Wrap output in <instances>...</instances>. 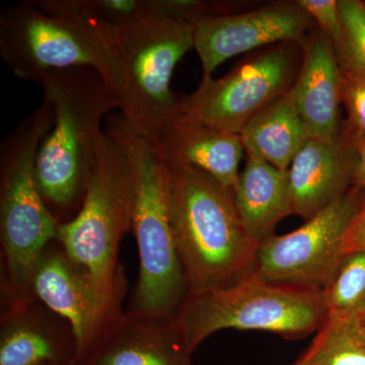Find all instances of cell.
Listing matches in <instances>:
<instances>
[{
    "instance_id": "cell-1",
    "label": "cell",
    "mask_w": 365,
    "mask_h": 365,
    "mask_svg": "<svg viewBox=\"0 0 365 365\" xmlns=\"http://www.w3.org/2000/svg\"><path fill=\"white\" fill-rule=\"evenodd\" d=\"M38 83L54 110V124L38 153V185L61 225L83 205L104 134L103 120L119 106L112 88L90 67L49 72Z\"/></svg>"
},
{
    "instance_id": "cell-2",
    "label": "cell",
    "mask_w": 365,
    "mask_h": 365,
    "mask_svg": "<svg viewBox=\"0 0 365 365\" xmlns=\"http://www.w3.org/2000/svg\"><path fill=\"white\" fill-rule=\"evenodd\" d=\"M170 222L189 294L232 287L253 273L258 242L232 190L203 170L167 163Z\"/></svg>"
},
{
    "instance_id": "cell-3",
    "label": "cell",
    "mask_w": 365,
    "mask_h": 365,
    "mask_svg": "<svg viewBox=\"0 0 365 365\" xmlns=\"http://www.w3.org/2000/svg\"><path fill=\"white\" fill-rule=\"evenodd\" d=\"M104 129L121 146L133 174L131 230L139 275L126 313L173 319L189 290L170 222L167 165L121 113L108 116Z\"/></svg>"
},
{
    "instance_id": "cell-4",
    "label": "cell",
    "mask_w": 365,
    "mask_h": 365,
    "mask_svg": "<svg viewBox=\"0 0 365 365\" xmlns=\"http://www.w3.org/2000/svg\"><path fill=\"white\" fill-rule=\"evenodd\" d=\"M133 205L130 163L104 129L85 200L78 215L59 225L57 242L90 278L111 325L125 314L119 250L132 230Z\"/></svg>"
},
{
    "instance_id": "cell-5",
    "label": "cell",
    "mask_w": 365,
    "mask_h": 365,
    "mask_svg": "<svg viewBox=\"0 0 365 365\" xmlns=\"http://www.w3.org/2000/svg\"><path fill=\"white\" fill-rule=\"evenodd\" d=\"M53 124L54 110L44 97L0 148L1 285L18 294H30L34 265L58 237L60 223L46 205L37 180L38 153Z\"/></svg>"
},
{
    "instance_id": "cell-6",
    "label": "cell",
    "mask_w": 365,
    "mask_h": 365,
    "mask_svg": "<svg viewBox=\"0 0 365 365\" xmlns=\"http://www.w3.org/2000/svg\"><path fill=\"white\" fill-rule=\"evenodd\" d=\"M98 25L119 68L121 114L155 148L180 113V96L170 90V79L180 60L194 48V25L165 16L124 26Z\"/></svg>"
},
{
    "instance_id": "cell-7",
    "label": "cell",
    "mask_w": 365,
    "mask_h": 365,
    "mask_svg": "<svg viewBox=\"0 0 365 365\" xmlns=\"http://www.w3.org/2000/svg\"><path fill=\"white\" fill-rule=\"evenodd\" d=\"M327 318L322 290L274 284L250 274L232 287L188 294L173 319L193 353L218 331H264L302 339L318 332Z\"/></svg>"
},
{
    "instance_id": "cell-8",
    "label": "cell",
    "mask_w": 365,
    "mask_h": 365,
    "mask_svg": "<svg viewBox=\"0 0 365 365\" xmlns=\"http://www.w3.org/2000/svg\"><path fill=\"white\" fill-rule=\"evenodd\" d=\"M0 55L9 71L23 81L39 83L49 72L90 67L103 76L116 98L120 91L119 68L101 26L44 13L32 1L2 11Z\"/></svg>"
},
{
    "instance_id": "cell-9",
    "label": "cell",
    "mask_w": 365,
    "mask_h": 365,
    "mask_svg": "<svg viewBox=\"0 0 365 365\" xmlns=\"http://www.w3.org/2000/svg\"><path fill=\"white\" fill-rule=\"evenodd\" d=\"M297 45L281 43L242 62L222 78H202L193 93L180 96V111L240 135L294 86L299 74Z\"/></svg>"
},
{
    "instance_id": "cell-10",
    "label": "cell",
    "mask_w": 365,
    "mask_h": 365,
    "mask_svg": "<svg viewBox=\"0 0 365 365\" xmlns=\"http://www.w3.org/2000/svg\"><path fill=\"white\" fill-rule=\"evenodd\" d=\"M362 206L350 190L294 232L263 240L252 274L274 284L323 289L344 256L346 235Z\"/></svg>"
},
{
    "instance_id": "cell-11",
    "label": "cell",
    "mask_w": 365,
    "mask_h": 365,
    "mask_svg": "<svg viewBox=\"0 0 365 365\" xmlns=\"http://www.w3.org/2000/svg\"><path fill=\"white\" fill-rule=\"evenodd\" d=\"M314 21L295 2H279L241 14L210 16L194 23V48L203 78L237 55L264 45L294 43L302 46Z\"/></svg>"
},
{
    "instance_id": "cell-12",
    "label": "cell",
    "mask_w": 365,
    "mask_h": 365,
    "mask_svg": "<svg viewBox=\"0 0 365 365\" xmlns=\"http://www.w3.org/2000/svg\"><path fill=\"white\" fill-rule=\"evenodd\" d=\"M28 290L36 299L68 322L83 364L111 327L95 287L58 242H51L36 262Z\"/></svg>"
},
{
    "instance_id": "cell-13",
    "label": "cell",
    "mask_w": 365,
    "mask_h": 365,
    "mask_svg": "<svg viewBox=\"0 0 365 365\" xmlns=\"http://www.w3.org/2000/svg\"><path fill=\"white\" fill-rule=\"evenodd\" d=\"M0 365H78L71 326L32 294L1 287Z\"/></svg>"
},
{
    "instance_id": "cell-14",
    "label": "cell",
    "mask_w": 365,
    "mask_h": 365,
    "mask_svg": "<svg viewBox=\"0 0 365 365\" xmlns=\"http://www.w3.org/2000/svg\"><path fill=\"white\" fill-rule=\"evenodd\" d=\"M302 47L304 58L287 97L309 138H336L341 134L343 74L335 46L317 28Z\"/></svg>"
},
{
    "instance_id": "cell-15",
    "label": "cell",
    "mask_w": 365,
    "mask_h": 365,
    "mask_svg": "<svg viewBox=\"0 0 365 365\" xmlns=\"http://www.w3.org/2000/svg\"><path fill=\"white\" fill-rule=\"evenodd\" d=\"M292 215L304 222L336 202L354 181L351 143L341 132L333 139L309 138L287 170Z\"/></svg>"
},
{
    "instance_id": "cell-16",
    "label": "cell",
    "mask_w": 365,
    "mask_h": 365,
    "mask_svg": "<svg viewBox=\"0 0 365 365\" xmlns=\"http://www.w3.org/2000/svg\"><path fill=\"white\" fill-rule=\"evenodd\" d=\"M174 319L127 314L79 365H192Z\"/></svg>"
},
{
    "instance_id": "cell-17",
    "label": "cell",
    "mask_w": 365,
    "mask_h": 365,
    "mask_svg": "<svg viewBox=\"0 0 365 365\" xmlns=\"http://www.w3.org/2000/svg\"><path fill=\"white\" fill-rule=\"evenodd\" d=\"M163 162L203 170L235 191L245 153L239 134L222 130L180 111L155 146Z\"/></svg>"
},
{
    "instance_id": "cell-18",
    "label": "cell",
    "mask_w": 365,
    "mask_h": 365,
    "mask_svg": "<svg viewBox=\"0 0 365 365\" xmlns=\"http://www.w3.org/2000/svg\"><path fill=\"white\" fill-rule=\"evenodd\" d=\"M234 194L242 225L258 244L273 235L281 220L292 215L287 172L261 158L247 155Z\"/></svg>"
},
{
    "instance_id": "cell-19",
    "label": "cell",
    "mask_w": 365,
    "mask_h": 365,
    "mask_svg": "<svg viewBox=\"0 0 365 365\" xmlns=\"http://www.w3.org/2000/svg\"><path fill=\"white\" fill-rule=\"evenodd\" d=\"M245 153L287 172L309 140L304 122L287 93L266 108L240 134Z\"/></svg>"
},
{
    "instance_id": "cell-20",
    "label": "cell",
    "mask_w": 365,
    "mask_h": 365,
    "mask_svg": "<svg viewBox=\"0 0 365 365\" xmlns=\"http://www.w3.org/2000/svg\"><path fill=\"white\" fill-rule=\"evenodd\" d=\"M294 365H365V330L357 316H328Z\"/></svg>"
},
{
    "instance_id": "cell-21",
    "label": "cell",
    "mask_w": 365,
    "mask_h": 365,
    "mask_svg": "<svg viewBox=\"0 0 365 365\" xmlns=\"http://www.w3.org/2000/svg\"><path fill=\"white\" fill-rule=\"evenodd\" d=\"M53 16H74L107 26H124L158 16L155 0H34Z\"/></svg>"
},
{
    "instance_id": "cell-22",
    "label": "cell",
    "mask_w": 365,
    "mask_h": 365,
    "mask_svg": "<svg viewBox=\"0 0 365 365\" xmlns=\"http://www.w3.org/2000/svg\"><path fill=\"white\" fill-rule=\"evenodd\" d=\"M328 316H356L365 306V251L346 254L323 289Z\"/></svg>"
},
{
    "instance_id": "cell-23",
    "label": "cell",
    "mask_w": 365,
    "mask_h": 365,
    "mask_svg": "<svg viewBox=\"0 0 365 365\" xmlns=\"http://www.w3.org/2000/svg\"><path fill=\"white\" fill-rule=\"evenodd\" d=\"M342 35L335 46L343 73L365 76V4L339 0Z\"/></svg>"
},
{
    "instance_id": "cell-24",
    "label": "cell",
    "mask_w": 365,
    "mask_h": 365,
    "mask_svg": "<svg viewBox=\"0 0 365 365\" xmlns=\"http://www.w3.org/2000/svg\"><path fill=\"white\" fill-rule=\"evenodd\" d=\"M342 102L352 133L365 140V76L343 73Z\"/></svg>"
},
{
    "instance_id": "cell-25",
    "label": "cell",
    "mask_w": 365,
    "mask_h": 365,
    "mask_svg": "<svg viewBox=\"0 0 365 365\" xmlns=\"http://www.w3.org/2000/svg\"><path fill=\"white\" fill-rule=\"evenodd\" d=\"M299 6L314 21L317 28L326 34L336 45L342 35L339 0H299Z\"/></svg>"
},
{
    "instance_id": "cell-26",
    "label": "cell",
    "mask_w": 365,
    "mask_h": 365,
    "mask_svg": "<svg viewBox=\"0 0 365 365\" xmlns=\"http://www.w3.org/2000/svg\"><path fill=\"white\" fill-rule=\"evenodd\" d=\"M359 251H365V204L353 220L343 245L344 255Z\"/></svg>"
},
{
    "instance_id": "cell-27",
    "label": "cell",
    "mask_w": 365,
    "mask_h": 365,
    "mask_svg": "<svg viewBox=\"0 0 365 365\" xmlns=\"http://www.w3.org/2000/svg\"><path fill=\"white\" fill-rule=\"evenodd\" d=\"M353 153H354V182L365 189V140L351 133Z\"/></svg>"
},
{
    "instance_id": "cell-28",
    "label": "cell",
    "mask_w": 365,
    "mask_h": 365,
    "mask_svg": "<svg viewBox=\"0 0 365 365\" xmlns=\"http://www.w3.org/2000/svg\"><path fill=\"white\" fill-rule=\"evenodd\" d=\"M356 316L357 318H359L360 324H361V326L364 327L365 330V306L364 309H362L361 311H360L359 313L356 314Z\"/></svg>"
}]
</instances>
